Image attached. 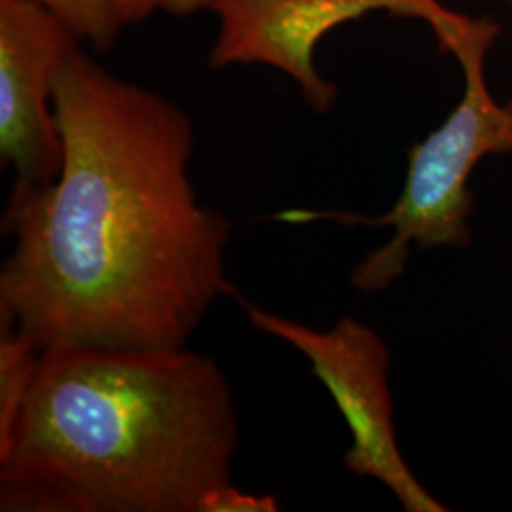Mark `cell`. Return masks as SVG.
Returning a JSON list of instances; mask_svg holds the SVG:
<instances>
[{"instance_id":"30bf717a","label":"cell","mask_w":512,"mask_h":512,"mask_svg":"<svg viewBox=\"0 0 512 512\" xmlns=\"http://www.w3.org/2000/svg\"><path fill=\"white\" fill-rule=\"evenodd\" d=\"M220 0H122V18L128 23H139L164 12L167 16L184 18L203 10L215 12Z\"/></svg>"},{"instance_id":"9c48e42d","label":"cell","mask_w":512,"mask_h":512,"mask_svg":"<svg viewBox=\"0 0 512 512\" xmlns=\"http://www.w3.org/2000/svg\"><path fill=\"white\" fill-rule=\"evenodd\" d=\"M279 509L274 495L245 494L232 482L203 495L198 505V512H275Z\"/></svg>"},{"instance_id":"52a82bcc","label":"cell","mask_w":512,"mask_h":512,"mask_svg":"<svg viewBox=\"0 0 512 512\" xmlns=\"http://www.w3.org/2000/svg\"><path fill=\"white\" fill-rule=\"evenodd\" d=\"M40 351L14 319L0 311V448L14 433L37 374Z\"/></svg>"},{"instance_id":"6da1fadb","label":"cell","mask_w":512,"mask_h":512,"mask_svg":"<svg viewBox=\"0 0 512 512\" xmlns=\"http://www.w3.org/2000/svg\"><path fill=\"white\" fill-rule=\"evenodd\" d=\"M63 164L12 188L0 311L38 348H184L220 296L232 222L190 179L194 124L160 93L76 52L57 76Z\"/></svg>"},{"instance_id":"ba28073f","label":"cell","mask_w":512,"mask_h":512,"mask_svg":"<svg viewBox=\"0 0 512 512\" xmlns=\"http://www.w3.org/2000/svg\"><path fill=\"white\" fill-rule=\"evenodd\" d=\"M63 21L80 40L92 42L99 50H109L126 25L122 0H33Z\"/></svg>"},{"instance_id":"3957f363","label":"cell","mask_w":512,"mask_h":512,"mask_svg":"<svg viewBox=\"0 0 512 512\" xmlns=\"http://www.w3.org/2000/svg\"><path fill=\"white\" fill-rule=\"evenodd\" d=\"M499 35L490 18L465 21L444 48L458 57L465 90L458 107L408 152L403 192L378 217L342 211L285 209L270 219L285 224L334 220L346 226H389L393 238L349 275L361 293H382L403 275L410 249H463L471 245L469 179L486 156H512V101L499 103L486 82V54Z\"/></svg>"},{"instance_id":"8992f818","label":"cell","mask_w":512,"mask_h":512,"mask_svg":"<svg viewBox=\"0 0 512 512\" xmlns=\"http://www.w3.org/2000/svg\"><path fill=\"white\" fill-rule=\"evenodd\" d=\"M78 42L37 2L0 0V160L14 169V188L54 183L61 171L55 82Z\"/></svg>"},{"instance_id":"8fae6325","label":"cell","mask_w":512,"mask_h":512,"mask_svg":"<svg viewBox=\"0 0 512 512\" xmlns=\"http://www.w3.org/2000/svg\"><path fill=\"white\" fill-rule=\"evenodd\" d=\"M507 2H509V4H512V0H507Z\"/></svg>"},{"instance_id":"5b68a950","label":"cell","mask_w":512,"mask_h":512,"mask_svg":"<svg viewBox=\"0 0 512 512\" xmlns=\"http://www.w3.org/2000/svg\"><path fill=\"white\" fill-rule=\"evenodd\" d=\"M372 12L423 19L442 46L469 19L439 0H220L219 38L209 65H270L298 84L311 110L323 114L338 90L315 69V48L336 27Z\"/></svg>"},{"instance_id":"277c9868","label":"cell","mask_w":512,"mask_h":512,"mask_svg":"<svg viewBox=\"0 0 512 512\" xmlns=\"http://www.w3.org/2000/svg\"><path fill=\"white\" fill-rule=\"evenodd\" d=\"M239 306L256 330L300 351L311 374L325 385L351 433L344 467L359 478L384 484L408 512L448 511L429 494L399 448L389 385L391 353L365 323L342 317L317 330L241 298Z\"/></svg>"},{"instance_id":"7a4b0ae2","label":"cell","mask_w":512,"mask_h":512,"mask_svg":"<svg viewBox=\"0 0 512 512\" xmlns=\"http://www.w3.org/2000/svg\"><path fill=\"white\" fill-rule=\"evenodd\" d=\"M239 418L211 357L61 342L40 351L0 448V511L198 512L232 482Z\"/></svg>"}]
</instances>
